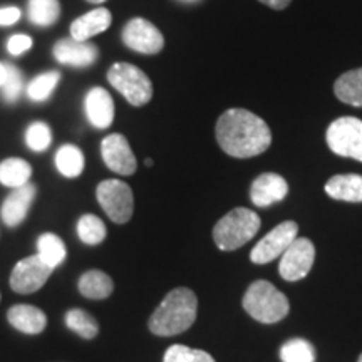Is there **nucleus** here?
<instances>
[{
	"label": "nucleus",
	"instance_id": "nucleus-1",
	"mask_svg": "<svg viewBox=\"0 0 362 362\" xmlns=\"http://www.w3.org/2000/svg\"><path fill=\"white\" fill-rule=\"evenodd\" d=\"M215 133L216 141L226 155L240 160L262 155L272 143L269 124L260 116L242 107L225 111L216 123Z\"/></svg>",
	"mask_w": 362,
	"mask_h": 362
},
{
	"label": "nucleus",
	"instance_id": "nucleus-2",
	"mask_svg": "<svg viewBox=\"0 0 362 362\" xmlns=\"http://www.w3.org/2000/svg\"><path fill=\"white\" fill-rule=\"evenodd\" d=\"M197 312L198 298L194 292L187 287L175 288L149 317L148 327L155 336H178L192 327L197 320Z\"/></svg>",
	"mask_w": 362,
	"mask_h": 362
},
{
	"label": "nucleus",
	"instance_id": "nucleus-3",
	"mask_svg": "<svg viewBox=\"0 0 362 362\" xmlns=\"http://www.w3.org/2000/svg\"><path fill=\"white\" fill-rule=\"evenodd\" d=\"M243 309L262 324H275L288 314V298L267 280H257L247 288Z\"/></svg>",
	"mask_w": 362,
	"mask_h": 362
},
{
	"label": "nucleus",
	"instance_id": "nucleus-4",
	"mask_svg": "<svg viewBox=\"0 0 362 362\" xmlns=\"http://www.w3.org/2000/svg\"><path fill=\"white\" fill-rule=\"evenodd\" d=\"M260 228V216L248 208H235L214 228V240L220 250L232 252L255 237Z\"/></svg>",
	"mask_w": 362,
	"mask_h": 362
},
{
	"label": "nucleus",
	"instance_id": "nucleus-5",
	"mask_svg": "<svg viewBox=\"0 0 362 362\" xmlns=\"http://www.w3.org/2000/svg\"><path fill=\"white\" fill-rule=\"evenodd\" d=\"M107 81L123 94L131 106H144L153 98L151 79L144 72L128 62H116L107 71Z\"/></svg>",
	"mask_w": 362,
	"mask_h": 362
},
{
	"label": "nucleus",
	"instance_id": "nucleus-6",
	"mask_svg": "<svg viewBox=\"0 0 362 362\" xmlns=\"http://www.w3.org/2000/svg\"><path fill=\"white\" fill-rule=\"evenodd\" d=\"M96 197L99 205L115 223H126L134 210L133 189L121 180H106L98 185Z\"/></svg>",
	"mask_w": 362,
	"mask_h": 362
},
{
	"label": "nucleus",
	"instance_id": "nucleus-7",
	"mask_svg": "<svg viewBox=\"0 0 362 362\" xmlns=\"http://www.w3.org/2000/svg\"><path fill=\"white\" fill-rule=\"evenodd\" d=\"M325 139L336 155L362 161V121L357 117H339L327 128Z\"/></svg>",
	"mask_w": 362,
	"mask_h": 362
},
{
	"label": "nucleus",
	"instance_id": "nucleus-8",
	"mask_svg": "<svg viewBox=\"0 0 362 362\" xmlns=\"http://www.w3.org/2000/svg\"><path fill=\"white\" fill-rule=\"evenodd\" d=\"M298 225L296 221L288 220L275 226L270 233H267L264 238L253 247L250 260L257 265L269 264V262L279 259L284 255V252L292 245L293 240L297 238Z\"/></svg>",
	"mask_w": 362,
	"mask_h": 362
},
{
	"label": "nucleus",
	"instance_id": "nucleus-9",
	"mask_svg": "<svg viewBox=\"0 0 362 362\" xmlns=\"http://www.w3.org/2000/svg\"><path fill=\"white\" fill-rule=\"evenodd\" d=\"M315 260V247L309 238H296L292 245L284 252L280 259L279 272L284 280L287 282H297L302 280L314 265Z\"/></svg>",
	"mask_w": 362,
	"mask_h": 362
},
{
	"label": "nucleus",
	"instance_id": "nucleus-10",
	"mask_svg": "<svg viewBox=\"0 0 362 362\" xmlns=\"http://www.w3.org/2000/svg\"><path fill=\"white\" fill-rule=\"evenodd\" d=\"M52 269L45 265L39 255H30L17 262L11 275V288L17 293H34L40 291L52 275Z\"/></svg>",
	"mask_w": 362,
	"mask_h": 362
},
{
	"label": "nucleus",
	"instance_id": "nucleus-11",
	"mask_svg": "<svg viewBox=\"0 0 362 362\" xmlns=\"http://www.w3.org/2000/svg\"><path fill=\"white\" fill-rule=\"evenodd\" d=\"M123 42L139 54H156L165 45V37L151 22L136 17L124 25Z\"/></svg>",
	"mask_w": 362,
	"mask_h": 362
},
{
	"label": "nucleus",
	"instance_id": "nucleus-12",
	"mask_svg": "<svg viewBox=\"0 0 362 362\" xmlns=\"http://www.w3.org/2000/svg\"><path fill=\"white\" fill-rule=\"evenodd\" d=\"M101 155L107 168L117 175L129 176L138 168L136 156L129 146L128 139L119 133L110 134L103 139Z\"/></svg>",
	"mask_w": 362,
	"mask_h": 362
},
{
	"label": "nucleus",
	"instance_id": "nucleus-13",
	"mask_svg": "<svg viewBox=\"0 0 362 362\" xmlns=\"http://www.w3.org/2000/svg\"><path fill=\"white\" fill-rule=\"evenodd\" d=\"M35 193H37V188L30 181L24 187L12 189V193L8 194L6 202L2 203V208H0V216H2L4 223L11 226V228L19 226L27 218Z\"/></svg>",
	"mask_w": 362,
	"mask_h": 362
},
{
	"label": "nucleus",
	"instance_id": "nucleus-14",
	"mask_svg": "<svg viewBox=\"0 0 362 362\" xmlns=\"http://www.w3.org/2000/svg\"><path fill=\"white\" fill-rule=\"evenodd\" d=\"M57 62L72 67H88L98 59V47L94 44L81 42L76 39L57 40L52 49Z\"/></svg>",
	"mask_w": 362,
	"mask_h": 362
},
{
	"label": "nucleus",
	"instance_id": "nucleus-15",
	"mask_svg": "<svg viewBox=\"0 0 362 362\" xmlns=\"http://www.w3.org/2000/svg\"><path fill=\"white\" fill-rule=\"evenodd\" d=\"M288 193V185L285 178L277 173H264L253 181L250 189L252 203L255 206L265 208L274 203L282 202Z\"/></svg>",
	"mask_w": 362,
	"mask_h": 362
},
{
	"label": "nucleus",
	"instance_id": "nucleus-16",
	"mask_svg": "<svg viewBox=\"0 0 362 362\" xmlns=\"http://www.w3.org/2000/svg\"><path fill=\"white\" fill-rule=\"evenodd\" d=\"M86 115L89 123L98 129H106L115 119V101L103 88H93L86 96Z\"/></svg>",
	"mask_w": 362,
	"mask_h": 362
},
{
	"label": "nucleus",
	"instance_id": "nucleus-17",
	"mask_svg": "<svg viewBox=\"0 0 362 362\" xmlns=\"http://www.w3.org/2000/svg\"><path fill=\"white\" fill-rule=\"evenodd\" d=\"M7 319L13 329L29 334V336H37V334L44 332L45 325H47V315L39 307L27 304L11 307L7 312Z\"/></svg>",
	"mask_w": 362,
	"mask_h": 362
},
{
	"label": "nucleus",
	"instance_id": "nucleus-18",
	"mask_svg": "<svg viewBox=\"0 0 362 362\" xmlns=\"http://www.w3.org/2000/svg\"><path fill=\"white\" fill-rule=\"evenodd\" d=\"M112 22V16L107 8L99 7L94 8L84 16H81L79 19H76L71 24V37L81 42L94 37V35L104 33V30L110 29Z\"/></svg>",
	"mask_w": 362,
	"mask_h": 362
},
{
	"label": "nucleus",
	"instance_id": "nucleus-19",
	"mask_svg": "<svg viewBox=\"0 0 362 362\" xmlns=\"http://www.w3.org/2000/svg\"><path fill=\"white\" fill-rule=\"evenodd\" d=\"M325 193L339 202H362V176L361 175H336L325 183Z\"/></svg>",
	"mask_w": 362,
	"mask_h": 362
},
{
	"label": "nucleus",
	"instance_id": "nucleus-20",
	"mask_svg": "<svg viewBox=\"0 0 362 362\" xmlns=\"http://www.w3.org/2000/svg\"><path fill=\"white\" fill-rule=\"evenodd\" d=\"M79 292L86 298H93V300H103L112 293L115 284L107 274L101 270H88L81 275L78 282Z\"/></svg>",
	"mask_w": 362,
	"mask_h": 362
},
{
	"label": "nucleus",
	"instance_id": "nucleus-21",
	"mask_svg": "<svg viewBox=\"0 0 362 362\" xmlns=\"http://www.w3.org/2000/svg\"><path fill=\"white\" fill-rule=\"evenodd\" d=\"M334 93L342 103L362 107V67L342 74L334 84Z\"/></svg>",
	"mask_w": 362,
	"mask_h": 362
},
{
	"label": "nucleus",
	"instance_id": "nucleus-22",
	"mask_svg": "<svg viewBox=\"0 0 362 362\" xmlns=\"http://www.w3.org/2000/svg\"><path fill=\"white\" fill-rule=\"evenodd\" d=\"M33 166L21 158H7L0 163V183L7 188H21L29 183Z\"/></svg>",
	"mask_w": 362,
	"mask_h": 362
},
{
	"label": "nucleus",
	"instance_id": "nucleus-23",
	"mask_svg": "<svg viewBox=\"0 0 362 362\" xmlns=\"http://www.w3.org/2000/svg\"><path fill=\"white\" fill-rule=\"evenodd\" d=\"M37 255L45 265H49L54 270L59 265L64 264L67 248L59 235L47 232L37 238Z\"/></svg>",
	"mask_w": 362,
	"mask_h": 362
},
{
	"label": "nucleus",
	"instance_id": "nucleus-24",
	"mask_svg": "<svg viewBox=\"0 0 362 362\" xmlns=\"http://www.w3.org/2000/svg\"><path fill=\"white\" fill-rule=\"evenodd\" d=\"M56 168L66 178H78L84 170V155L74 144H64L56 153Z\"/></svg>",
	"mask_w": 362,
	"mask_h": 362
},
{
	"label": "nucleus",
	"instance_id": "nucleus-25",
	"mask_svg": "<svg viewBox=\"0 0 362 362\" xmlns=\"http://www.w3.org/2000/svg\"><path fill=\"white\" fill-rule=\"evenodd\" d=\"M27 16L33 24L49 27L56 24L59 16H61V4H59V0H29Z\"/></svg>",
	"mask_w": 362,
	"mask_h": 362
},
{
	"label": "nucleus",
	"instance_id": "nucleus-26",
	"mask_svg": "<svg viewBox=\"0 0 362 362\" xmlns=\"http://www.w3.org/2000/svg\"><path fill=\"white\" fill-rule=\"evenodd\" d=\"M78 237L86 245H99L107 237L106 225L96 215H83L78 221Z\"/></svg>",
	"mask_w": 362,
	"mask_h": 362
},
{
	"label": "nucleus",
	"instance_id": "nucleus-27",
	"mask_svg": "<svg viewBox=\"0 0 362 362\" xmlns=\"http://www.w3.org/2000/svg\"><path fill=\"white\" fill-rule=\"evenodd\" d=\"M66 325L83 339H94L99 332L98 320L83 309H71L66 314Z\"/></svg>",
	"mask_w": 362,
	"mask_h": 362
},
{
	"label": "nucleus",
	"instance_id": "nucleus-28",
	"mask_svg": "<svg viewBox=\"0 0 362 362\" xmlns=\"http://www.w3.org/2000/svg\"><path fill=\"white\" fill-rule=\"evenodd\" d=\"M280 359L282 362H315V349L309 341L296 337L280 347Z\"/></svg>",
	"mask_w": 362,
	"mask_h": 362
},
{
	"label": "nucleus",
	"instance_id": "nucleus-29",
	"mask_svg": "<svg viewBox=\"0 0 362 362\" xmlns=\"http://www.w3.org/2000/svg\"><path fill=\"white\" fill-rule=\"evenodd\" d=\"M59 79H61V74L57 71L44 72V74L37 76V78H34L27 84V96L33 99V101H47L54 93V89H56Z\"/></svg>",
	"mask_w": 362,
	"mask_h": 362
},
{
	"label": "nucleus",
	"instance_id": "nucleus-30",
	"mask_svg": "<svg viewBox=\"0 0 362 362\" xmlns=\"http://www.w3.org/2000/svg\"><path fill=\"white\" fill-rule=\"evenodd\" d=\"M25 143L35 153L45 151L52 143V131L49 124L42 123V121H35V123L29 124V128L25 129Z\"/></svg>",
	"mask_w": 362,
	"mask_h": 362
},
{
	"label": "nucleus",
	"instance_id": "nucleus-31",
	"mask_svg": "<svg viewBox=\"0 0 362 362\" xmlns=\"http://www.w3.org/2000/svg\"><path fill=\"white\" fill-rule=\"evenodd\" d=\"M163 362H215V359L202 349H192L181 344H175L165 352Z\"/></svg>",
	"mask_w": 362,
	"mask_h": 362
},
{
	"label": "nucleus",
	"instance_id": "nucleus-32",
	"mask_svg": "<svg viewBox=\"0 0 362 362\" xmlns=\"http://www.w3.org/2000/svg\"><path fill=\"white\" fill-rule=\"evenodd\" d=\"M2 89V98L7 103H16L24 93V78L22 72L16 66L6 64V81L0 86Z\"/></svg>",
	"mask_w": 362,
	"mask_h": 362
},
{
	"label": "nucleus",
	"instance_id": "nucleus-33",
	"mask_svg": "<svg viewBox=\"0 0 362 362\" xmlns=\"http://www.w3.org/2000/svg\"><path fill=\"white\" fill-rule=\"evenodd\" d=\"M30 47H33V39H30L29 35H24V34L12 35L7 42V51L11 52L12 56H21V54L29 51Z\"/></svg>",
	"mask_w": 362,
	"mask_h": 362
},
{
	"label": "nucleus",
	"instance_id": "nucleus-34",
	"mask_svg": "<svg viewBox=\"0 0 362 362\" xmlns=\"http://www.w3.org/2000/svg\"><path fill=\"white\" fill-rule=\"evenodd\" d=\"M22 12L17 7H2L0 8V25L7 27L16 24L21 19Z\"/></svg>",
	"mask_w": 362,
	"mask_h": 362
},
{
	"label": "nucleus",
	"instance_id": "nucleus-35",
	"mask_svg": "<svg viewBox=\"0 0 362 362\" xmlns=\"http://www.w3.org/2000/svg\"><path fill=\"white\" fill-rule=\"evenodd\" d=\"M260 2L265 4V6H269L270 8H275V11H284L292 0H260Z\"/></svg>",
	"mask_w": 362,
	"mask_h": 362
},
{
	"label": "nucleus",
	"instance_id": "nucleus-36",
	"mask_svg": "<svg viewBox=\"0 0 362 362\" xmlns=\"http://www.w3.org/2000/svg\"><path fill=\"white\" fill-rule=\"evenodd\" d=\"M4 81H6V64L0 62V86L4 84Z\"/></svg>",
	"mask_w": 362,
	"mask_h": 362
},
{
	"label": "nucleus",
	"instance_id": "nucleus-37",
	"mask_svg": "<svg viewBox=\"0 0 362 362\" xmlns=\"http://www.w3.org/2000/svg\"><path fill=\"white\" fill-rule=\"evenodd\" d=\"M88 2H90V4H103V2H106V0H88Z\"/></svg>",
	"mask_w": 362,
	"mask_h": 362
},
{
	"label": "nucleus",
	"instance_id": "nucleus-38",
	"mask_svg": "<svg viewBox=\"0 0 362 362\" xmlns=\"http://www.w3.org/2000/svg\"><path fill=\"white\" fill-rule=\"evenodd\" d=\"M146 166H153V160H151V158H148V160H146Z\"/></svg>",
	"mask_w": 362,
	"mask_h": 362
},
{
	"label": "nucleus",
	"instance_id": "nucleus-39",
	"mask_svg": "<svg viewBox=\"0 0 362 362\" xmlns=\"http://www.w3.org/2000/svg\"><path fill=\"white\" fill-rule=\"evenodd\" d=\"M357 362H362V354L359 356V361H357Z\"/></svg>",
	"mask_w": 362,
	"mask_h": 362
}]
</instances>
